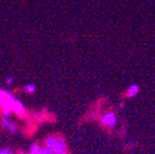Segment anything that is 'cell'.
<instances>
[{
	"instance_id": "obj_4",
	"label": "cell",
	"mask_w": 155,
	"mask_h": 154,
	"mask_svg": "<svg viewBox=\"0 0 155 154\" xmlns=\"http://www.w3.org/2000/svg\"><path fill=\"white\" fill-rule=\"evenodd\" d=\"M30 154H54L52 151L46 148V149H41L40 147H38L37 145H34L31 148V151H30Z\"/></svg>"
},
{
	"instance_id": "obj_1",
	"label": "cell",
	"mask_w": 155,
	"mask_h": 154,
	"mask_svg": "<svg viewBox=\"0 0 155 154\" xmlns=\"http://www.w3.org/2000/svg\"><path fill=\"white\" fill-rule=\"evenodd\" d=\"M46 147L54 154H66V143L61 138L48 137L46 139Z\"/></svg>"
},
{
	"instance_id": "obj_9",
	"label": "cell",
	"mask_w": 155,
	"mask_h": 154,
	"mask_svg": "<svg viewBox=\"0 0 155 154\" xmlns=\"http://www.w3.org/2000/svg\"><path fill=\"white\" fill-rule=\"evenodd\" d=\"M0 154H12L10 151H8L7 149H3V150H1L0 151Z\"/></svg>"
},
{
	"instance_id": "obj_5",
	"label": "cell",
	"mask_w": 155,
	"mask_h": 154,
	"mask_svg": "<svg viewBox=\"0 0 155 154\" xmlns=\"http://www.w3.org/2000/svg\"><path fill=\"white\" fill-rule=\"evenodd\" d=\"M138 93H139V85H137V84L130 85V86L127 89V91H126V94H127L128 97H135Z\"/></svg>"
},
{
	"instance_id": "obj_10",
	"label": "cell",
	"mask_w": 155,
	"mask_h": 154,
	"mask_svg": "<svg viewBox=\"0 0 155 154\" xmlns=\"http://www.w3.org/2000/svg\"><path fill=\"white\" fill-rule=\"evenodd\" d=\"M12 82H13L12 78H8V79H7V83H8V84H12Z\"/></svg>"
},
{
	"instance_id": "obj_8",
	"label": "cell",
	"mask_w": 155,
	"mask_h": 154,
	"mask_svg": "<svg viewBox=\"0 0 155 154\" xmlns=\"http://www.w3.org/2000/svg\"><path fill=\"white\" fill-rule=\"evenodd\" d=\"M25 91H26L27 93H34V92L36 91V86L32 84H28L25 86Z\"/></svg>"
},
{
	"instance_id": "obj_6",
	"label": "cell",
	"mask_w": 155,
	"mask_h": 154,
	"mask_svg": "<svg viewBox=\"0 0 155 154\" xmlns=\"http://www.w3.org/2000/svg\"><path fill=\"white\" fill-rule=\"evenodd\" d=\"M13 111H15L17 113H23V112H24V106H23L22 102L19 100H17V99H15L14 104H13Z\"/></svg>"
},
{
	"instance_id": "obj_3",
	"label": "cell",
	"mask_w": 155,
	"mask_h": 154,
	"mask_svg": "<svg viewBox=\"0 0 155 154\" xmlns=\"http://www.w3.org/2000/svg\"><path fill=\"white\" fill-rule=\"evenodd\" d=\"M101 123L102 125L107 126V127H114L116 125V123H117V119H116L115 113L112 112V111H109V112L104 113L101 119Z\"/></svg>"
},
{
	"instance_id": "obj_2",
	"label": "cell",
	"mask_w": 155,
	"mask_h": 154,
	"mask_svg": "<svg viewBox=\"0 0 155 154\" xmlns=\"http://www.w3.org/2000/svg\"><path fill=\"white\" fill-rule=\"evenodd\" d=\"M15 98L8 92L0 89V105L5 110V116H9L10 112L13 111V104H14Z\"/></svg>"
},
{
	"instance_id": "obj_7",
	"label": "cell",
	"mask_w": 155,
	"mask_h": 154,
	"mask_svg": "<svg viewBox=\"0 0 155 154\" xmlns=\"http://www.w3.org/2000/svg\"><path fill=\"white\" fill-rule=\"evenodd\" d=\"M3 125L5 126V127H8L10 129V132H14L15 130H16V126L13 124V123H11L10 121H8L7 119H5L3 120Z\"/></svg>"
}]
</instances>
